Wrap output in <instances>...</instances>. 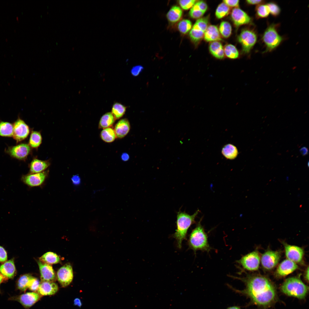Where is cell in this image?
Returning a JSON list of instances; mask_svg holds the SVG:
<instances>
[{
    "label": "cell",
    "mask_w": 309,
    "mask_h": 309,
    "mask_svg": "<svg viewBox=\"0 0 309 309\" xmlns=\"http://www.w3.org/2000/svg\"><path fill=\"white\" fill-rule=\"evenodd\" d=\"M234 278L244 283L245 289L239 290L229 285L228 286L236 293L249 298L251 303L266 308L270 307L277 301L278 297L276 287L267 278L260 276Z\"/></svg>",
    "instance_id": "cell-1"
},
{
    "label": "cell",
    "mask_w": 309,
    "mask_h": 309,
    "mask_svg": "<svg viewBox=\"0 0 309 309\" xmlns=\"http://www.w3.org/2000/svg\"><path fill=\"white\" fill-rule=\"evenodd\" d=\"M199 211V210H197L192 215L180 211L177 213V229L173 236L176 240L179 248H181L182 242L186 238L187 231L190 227L195 223V218Z\"/></svg>",
    "instance_id": "cell-2"
},
{
    "label": "cell",
    "mask_w": 309,
    "mask_h": 309,
    "mask_svg": "<svg viewBox=\"0 0 309 309\" xmlns=\"http://www.w3.org/2000/svg\"><path fill=\"white\" fill-rule=\"evenodd\" d=\"M280 289L287 295L302 299L304 298L308 293V287L302 282L299 277H293L286 279Z\"/></svg>",
    "instance_id": "cell-3"
},
{
    "label": "cell",
    "mask_w": 309,
    "mask_h": 309,
    "mask_svg": "<svg viewBox=\"0 0 309 309\" xmlns=\"http://www.w3.org/2000/svg\"><path fill=\"white\" fill-rule=\"evenodd\" d=\"M208 238L200 221L199 222L190 235L188 241L189 247L195 252L198 250L209 251L211 247L208 243Z\"/></svg>",
    "instance_id": "cell-4"
},
{
    "label": "cell",
    "mask_w": 309,
    "mask_h": 309,
    "mask_svg": "<svg viewBox=\"0 0 309 309\" xmlns=\"http://www.w3.org/2000/svg\"><path fill=\"white\" fill-rule=\"evenodd\" d=\"M277 24H272L268 26L263 34L262 39L266 47L265 52L274 49L283 40L277 31Z\"/></svg>",
    "instance_id": "cell-5"
},
{
    "label": "cell",
    "mask_w": 309,
    "mask_h": 309,
    "mask_svg": "<svg viewBox=\"0 0 309 309\" xmlns=\"http://www.w3.org/2000/svg\"><path fill=\"white\" fill-rule=\"evenodd\" d=\"M238 39L241 45L243 52L247 54L256 43L257 35L253 30L245 29L241 32L238 36Z\"/></svg>",
    "instance_id": "cell-6"
},
{
    "label": "cell",
    "mask_w": 309,
    "mask_h": 309,
    "mask_svg": "<svg viewBox=\"0 0 309 309\" xmlns=\"http://www.w3.org/2000/svg\"><path fill=\"white\" fill-rule=\"evenodd\" d=\"M237 262L245 270L255 271L259 268L260 257L258 252L255 250L243 256Z\"/></svg>",
    "instance_id": "cell-7"
},
{
    "label": "cell",
    "mask_w": 309,
    "mask_h": 309,
    "mask_svg": "<svg viewBox=\"0 0 309 309\" xmlns=\"http://www.w3.org/2000/svg\"><path fill=\"white\" fill-rule=\"evenodd\" d=\"M41 296L36 292H28L9 298L11 300L20 303L26 309H28L41 298Z\"/></svg>",
    "instance_id": "cell-8"
},
{
    "label": "cell",
    "mask_w": 309,
    "mask_h": 309,
    "mask_svg": "<svg viewBox=\"0 0 309 309\" xmlns=\"http://www.w3.org/2000/svg\"><path fill=\"white\" fill-rule=\"evenodd\" d=\"M281 255V252L279 251H266L261 257V262L262 266L267 270L273 269L278 263Z\"/></svg>",
    "instance_id": "cell-9"
},
{
    "label": "cell",
    "mask_w": 309,
    "mask_h": 309,
    "mask_svg": "<svg viewBox=\"0 0 309 309\" xmlns=\"http://www.w3.org/2000/svg\"><path fill=\"white\" fill-rule=\"evenodd\" d=\"M58 281L62 287H65L72 282L73 274L72 267L70 263H67L61 267L57 273Z\"/></svg>",
    "instance_id": "cell-10"
},
{
    "label": "cell",
    "mask_w": 309,
    "mask_h": 309,
    "mask_svg": "<svg viewBox=\"0 0 309 309\" xmlns=\"http://www.w3.org/2000/svg\"><path fill=\"white\" fill-rule=\"evenodd\" d=\"M286 256L288 259L295 263H300L303 261L304 251L299 247L283 242Z\"/></svg>",
    "instance_id": "cell-11"
},
{
    "label": "cell",
    "mask_w": 309,
    "mask_h": 309,
    "mask_svg": "<svg viewBox=\"0 0 309 309\" xmlns=\"http://www.w3.org/2000/svg\"><path fill=\"white\" fill-rule=\"evenodd\" d=\"M13 137L17 142L25 139L29 132V128L25 122L20 119H18L14 123L13 126Z\"/></svg>",
    "instance_id": "cell-12"
},
{
    "label": "cell",
    "mask_w": 309,
    "mask_h": 309,
    "mask_svg": "<svg viewBox=\"0 0 309 309\" xmlns=\"http://www.w3.org/2000/svg\"><path fill=\"white\" fill-rule=\"evenodd\" d=\"M47 174L45 172L31 173L23 176L21 180L24 183L29 187L38 186L41 185L44 182L47 176Z\"/></svg>",
    "instance_id": "cell-13"
},
{
    "label": "cell",
    "mask_w": 309,
    "mask_h": 309,
    "mask_svg": "<svg viewBox=\"0 0 309 309\" xmlns=\"http://www.w3.org/2000/svg\"><path fill=\"white\" fill-rule=\"evenodd\" d=\"M40 274L41 282H54L56 279L55 273L52 266L45 263L39 260L37 262Z\"/></svg>",
    "instance_id": "cell-14"
},
{
    "label": "cell",
    "mask_w": 309,
    "mask_h": 309,
    "mask_svg": "<svg viewBox=\"0 0 309 309\" xmlns=\"http://www.w3.org/2000/svg\"><path fill=\"white\" fill-rule=\"evenodd\" d=\"M298 266L294 262L286 259L283 260L278 266L275 275L278 277H285L297 270Z\"/></svg>",
    "instance_id": "cell-15"
},
{
    "label": "cell",
    "mask_w": 309,
    "mask_h": 309,
    "mask_svg": "<svg viewBox=\"0 0 309 309\" xmlns=\"http://www.w3.org/2000/svg\"><path fill=\"white\" fill-rule=\"evenodd\" d=\"M30 150L31 148L29 145L21 144L9 148L7 152L13 157L23 160L27 158Z\"/></svg>",
    "instance_id": "cell-16"
},
{
    "label": "cell",
    "mask_w": 309,
    "mask_h": 309,
    "mask_svg": "<svg viewBox=\"0 0 309 309\" xmlns=\"http://www.w3.org/2000/svg\"><path fill=\"white\" fill-rule=\"evenodd\" d=\"M231 17L236 26L249 23L252 21L251 18L246 12L238 7L235 8L232 10Z\"/></svg>",
    "instance_id": "cell-17"
},
{
    "label": "cell",
    "mask_w": 309,
    "mask_h": 309,
    "mask_svg": "<svg viewBox=\"0 0 309 309\" xmlns=\"http://www.w3.org/2000/svg\"><path fill=\"white\" fill-rule=\"evenodd\" d=\"M57 284L54 282H41L37 291L41 296L53 295L58 291Z\"/></svg>",
    "instance_id": "cell-18"
},
{
    "label": "cell",
    "mask_w": 309,
    "mask_h": 309,
    "mask_svg": "<svg viewBox=\"0 0 309 309\" xmlns=\"http://www.w3.org/2000/svg\"><path fill=\"white\" fill-rule=\"evenodd\" d=\"M130 129L129 121L126 118L119 120L115 125L114 130L116 137L121 138L125 136L128 133Z\"/></svg>",
    "instance_id": "cell-19"
},
{
    "label": "cell",
    "mask_w": 309,
    "mask_h": 309,
    "mask_svg": "<svg viewBox=\"0 0 309 309\" xmlns=\"http://www.w3.org/2000/svg\"><path fill=\"white\" fill-rule=\"evenodd\" d=\"M0 273L6 279L13 278L16 274V269L13 260L5 262L0 266Z\"/></svg>",
    "instance_id": "cell-20"
},
{
    "label": "cell",
    "mask_w": 309,
    "mask_h": 309,
    "mask_svg": "<svg viewBox=\"0 0 309 309\" xmlns=\"http://www.w3.org/2000/svg\"><path fill=\"white\" fill-rule=\"evenodd\" d=\"M204 39L207 41H214L221 40L220 34L217 27L215 25L208 26L204 35Z\"/></svg>",
    "instance_id": "cell-21"
},
{
    "label": "cell",
    "mask_w": 309,
    "mask_h": 309,
    "mask_svg": "<svg viewBox=\"0 0 309 309\" xmlns=\"http://www.w3.org/2000/svg\"><path fill=\"white\" fill-rule=\"evenodd\" d=\"M50 163L48 161H42L35 159L31 162L30 171L31 173H39L43 171L49 165Z\"/></svg>",
    "instance_id": "cell-22"
},
{
    "label": "cell",
    "mask_w": 309,
    "mask_h": 309,
    "mask_svg": "<svg viewBox=\"0 0 309 309\" xmlns=\"http://www.w3.org/2000/svg\"><path fill=\"white\" fill-rule=\"evenodd\" d=\"M209 49L211 54L215 58L219 59L224 58V48L220 42L218 41L211 42L209 45Z\"/></svg>",
    "instance_id": "cell-23"
},
{
    "label": "cell",
    "mask_w": 309,
    "mask_h": 309,
    "mask_svg": "<svg viewBox=\"0 0 309 309\" xmlns=\"http://www.w3.org/2000/svg\"><path fill=\"white\" fill-rule=\"evenodd\" d=\"M182 14V11L181 8L178 6H174L170 9L166 16L167 19L170 22L175 23L180 19Z\"/></svg>",
    "instance_id": "cell-24"
},
{
    "label": "cell",
    "mask_w": 309,
    "mask_h": 309,
    "mask_svg": "<svg viewBox=\"0 0 309 309\" xmlns=\"http://www.w3.org/2000/svg\"><path fill=\"white\" fill-rule=\"evenodd\" d=\"M115 119L111 112H107L101 117L99 123L98 127L103 129L110 127L113 125Z\"/></svg>",
    "instance_id": "cell-25"
},
{
    "label": "cell",
    "mask_w": 309,
    "mask_h": 309,
    "mask_svg": "<svg viewBox=\"0 0 309 309\" xmlns=\"http://www.w3.org/2000/svg\"><path fill=\"white\" fill-rule=\"evenodd\" d=\"M33 277L30 274L21 276L17 282V288L21 291L25 292L28 288L30 282Z\"/></svg>",
    "instance_id": "cell-26"
},
{
    "label": "cell",
    "mask_w": 309,
    "mask_h": 309,
    "mask_svg": "<svg viewBox=\"0 0 309 309\" xmlns=\"http://www.w3.org/2000/svg\"><path fill=\"white\" fill-rule=\"evenodd\" d=\"M39 260L43 263L50 265L59 263L60 258L56 253L53 252H48L39 258Z\"/></svg>",
    "instance_id": "cell-27"
},
{
    "label": "cell",
    "mask_w": 309,
    "mask_h": 309,
    "mask_svg": "<svg viewBox=\"0 0 309 309\" xmlns=\"http://www.w3.org/2000/svg\"><path fill=\"white\" fill-rule=\"evenodd\" d=\"M100 136L103 141L108 143L113 142L116 137L114 130L111 127L103 129L101 132Z\"/></svg>",
    "instance_id": "cell-28"
},
{
    "label": "cell",
    "mask_w": 309,
    "mask_h": 309,
    "mask_svg": "<svg viewBox=\"0 0 309 309\" xmlns=\"http://www.w3.org/2000/svg\"><path fill=\"white\" fill-rule=\"evenodd\" d=\"M222 152L226 158L230 159L235 158L238 154V150L236 147L231 144L225 145L223 148Z\"/></svg>",
    "instance_id": "cell-29"
},
{
    "label": "cell",
    "mask_w": 309,
    "mask_h": 309,
    "mask_svg": "<svg viewBox=\"0 0 309 309\" xmlns=\"http://www.w3.org/2000/svg\"><path fill=\"white\" fill-rule=\"evenodd\" d=\"M13 127L11 123L2 121L0 122V136H13Z\"/></svg>",
    "instance_id": "cell-30"
},
{
    "label": "cell",
    "mask_w": 309,
    "mask_h": 309,
    "mask_svg": "<svg viewBox=\"0 0 309 309\" xmlns=\"http://www.w3.org/2000/svg\"><path fill=\"white\" fill-rule=\"evenodd\" d=\"M209 18L204 17L198 19L193 27L192 29L197 31L205 33L208 26Z\"/></svg>",
    "instance_id": "cell-31"
},
{
    "label": "cell",
    "mask_w": 309,
    "mask_h": 309,
    "mask_svg": "<svg viewBox=\"0 0 309 309\" xmlns=\"http://www.w3.org/2000/svg\"><path fill=\"white\" fill-rule=\"evenodd\" d=\"M126 110V107L122 104L116 103L112 107V113L116 119L121 118L124 114Z\"/></svg>",
    "instance_id": "cell-32"
},
{
    "label": "cell",
    "mask_w": 309,
    "mask_h": 309,
    "mask_svg": "<svg viewBox=\"0 0 309 309\" xmlns=\"http://www.w3.org/2000/svg\"><path fill=\"white\" fill-rule=\"evenodd\" d=\"M255 12L256 16L258 19L266 18L270 13L267 4L263 3L259 4L256 6Z\"/></svg>",
    "instance_id": "cell-33"
},
{
    "label": "cell",
    "mask_w": 309,
    "mask_h": 309,
    "mask_svg": "<svg viewBox=\"0 0 309 309\" xmlns=\"http://www.w3.org/2000/svg\"><path fill=\"white\" fill-rule=\"evenodd\" d=\"M224 54L229 58L235 59L239 56V52L236 47L231 44L226 45L224 48Z\"/></svg>",
    "instance_id": "cell-34"
},
{
    "label": "cell",
    "mask_w": 309,
    "mask_h": 309,
    "mask_svg": "<svg viewBox=\"0 0 309 309\" xmlns=\"http://www.w3.org/2000/svg\"><path fill=\"white\" fill-rule=\"evenodd\" d=\"M230 11V8L224 3H220L216 9L215 15L219 19L222 18L227 15Z\"/></svg>",
    "instance_id": "cell-35"
},
{
    "label": "cell",
    "mask_w": 309,
    "mask_h": 309,
    "mask_svg": "<svg viewBox=\"0 0 309 309\" xmlns=\"http://www.w3.org/2000/svg\"><path fill=\"white\" fill-rule=\"evenodd\" d=\"M219 30L220 34L223 37L227 38L231 35L232 27L229 23L226 21H223L220 25Z\"/></svg>",
    "instance_id": "cell-36"
},
{
    "label": "cell",
    "mask_w": 309,
    "mask_h": 309,
    "mask_svg": "<svg viewBox=\"0 0 309 309\" xmlns=\"http://www.w3.org/2000/svg\"><path fill=\"white\" fill-rule=\"evenodd\" d=\"M42 137L40 133L37 131H33L29 139V145L32 147L37 148L40 145Z\"/></svg>",
    "instance_id": "cell-37"
},
{
    "label": "cell",
    "mask_w": 309,
    "mask_h": 309,
    "mask_svg": "<svg viewBox=\"0 0 309 309\" xmlns=\"http://www.w3.org/2000/svg\"><path fill=\"white\" fill-rule=\"evenodd\" d=\"M192 27L191 21L188 19H184L180 21L178 24L179 31L181 33L185 34L191 30Z\"/></svg>",
    "instance_id": "cell-38"
},
{
    "label": "cell",
    "mask_w": 309,
    "mask_h": 309,
    "mask_svg": "<svg viewBox=\"0 0 309 309\" xmlns=\"http://www.w3.org/2000/svg\"><path fill=\"white\" fill-rule=\"evenodd\" d=\"M270 13L273 16L276 17L280 13L281 9L279 6L276 3L270 2L267 4Z\"/></svg>",
    "instance_id": "cell-39"
},
{
    "label": "cell",
    "mask_w": 309,
    "mask_h": 309,
    "mask_svg": "<svg viewBox=\"0 0 309 309\" xmlns=\"http://www.w3.org/2000/svg\"><path fill=\"white\" fill-rule=\"evenodd\" d=\"M191 8L205 13L207 9V5L204 1H200L196 2Z\"/></svg>",
    "instance_id": "cell-40"
},
{
    "label": "cell",
    "mask_w": 309,
    "mask_h": 309,
    "mask_svg": "<svg viewBox=\"0 0 309 309\" xmlns=\"http://www.w3.org/2000/svg\"><path fill=\"white\" fill-rule=\"evenodd\" d=\"M195 0H181L179 3L182 9L187 10L192 7L196 3Z\"/></svg>",
    "instance_id": "cell-41"
},
{
    "label": "cell",
    "mask_w": 309,
    "mask_h": 309,
    "mask_svg": "<svg viewBox=\"0 0 309 309\" xmlns=\"http://www.w3.org/2000/svg\"><path fill=\"white\" fill-rule=\"evenodd\" d=\"M40 284L39 280L37 278L33 277L31 280L28 287V288L31 291L34 292L37 291Z\"/></svg>",
    "instance_id": "cell-42"
},
{
    "label": "cell",
    "mask_w": 309,
    "mask_h": 309,
    "mask_svg": "<svg viewBox=\"0 0 309 309\" xmlns=\"http://www.w3.org/2000/svg\"><path fill=\"white\" fill-rule=\"evenodd\" d=\"M204 13L202 11L196 10L191 8L189 12V15L193 18L198 19L202 17Z\"/></svg>",
    "instance_id": "cell-43"
},
{
    "label": "cell",
    "mask_w": 309,
    "mask_h": 309,
    "mask_svg": "<svg viewBox=\"0 0 309 309\" xmlns=\"http://www.w3.org/2000/svg\"><path fill=\"white\" fill-rule=\"evenodd\" d=\"M143 69V67L141 65L134 66L133 67L131 70V74L133 76H137L142 72Z\"/></svg>",
    "instance_id": "cell-44"
},
{
    "label": "cell",
    "mask_w": 309,
    "mask_h": 309,
    "mask_svg": "<svg viewBox=\"0 0 309 309\" xmlns=\"http://www.w3.org/2000/svg\"><path fill=\"white\" fill-rule=\"evenodd\" d=\"M7 257L6 251L2 247L0 246V262H5L7 259Z\"/></svg>",
    "instance_id": "cell-45"
},
{
    "label": "cell",
    "mask_w": 309,
    "mask_h": 309,
    "mask_svg": "<svg viewBox=\"0 0 309 309\" xmlns=\"http://www.w3.org/2000/svg\"><path fill=\"white\" fill-rule=\"evenodd\" d=\"M223 2L229 7L237 8L239 5V0H223Z\"/></svg>",
    "instance_id": "cell-46"
},
{
    "label": "cell",
    "mask_w": 309,
    "mask_h": 309,
    "mask_svg": "<svg viewBox=\"0 0 309 309\" xmlns=\"http://www.w3.org/2000/svg\"><path fill=\"white\" fill-rule=\"evenodd\" d=\"M72 183L76 185H79L81 183V179L78 175H73L71 179Z\"/></svg>",
    "instance_id": "cell-47"
},
{
    "label": "cell",
    "mask_w": 309,
    "mask_h": 309,
    "mask_svg": "<svg viewBox=\"0 0 309 309\" xmlns=\"http://www.w3.org/2000/svg\"><path fill=\"white\" fill-rule=\"evenodd\" d=\"M246 1L247 3L251 5H258L264 3V1L261 0H248Z\"/></svg>",
    "instance_id": "cell-48"
},
{
    "label": "cell",
    "mask_w": 309,
    "mask_h": 309,
    "mask_svg": "<svg viewBox=\"0 0 309 309\" xmlns=\"http://www.w3.org/2000/svg\"><path fill=\"white\" fill-rule=\"evenodd\" d=\"M300 152L301 154L303 156H305L308 154V148L306 147H302L300 150Z\"/></svg>",
    "instance_id": "cell-49"
},
{
    "label": "cell",
    "mask_w": 309,
    "mask_h": 309,
    "mask_svg": "<svg viewBox=\"0 0 309 309\" xmlns=\"http://www.w3.org/2000/svg\"><path fill=\"white\" fill-rule=\"evenodd\" d=\"M74 305L80 307L81 306L82 304L80 299L78 298L75 299L74 301Z\"/></svg>",
    "instance_id": "cell-50"
},
{
    "label": "cell",
    "mask_w": 309,
    "mask_h": 309,
    "mask_svg": "<svg viewBox=\"0 0 309 309\" xmlns=\"http://www.w3.org/2000/svg\"><path fill=\"white\" fill-rule=\"evenodd\" d=\"M121 158L123 161H126L129 159V156L127 153H124L122 154Z\"/></svg>",
    "instance_id": "cell-51"
},
{
    "label": "cell",
    "mask_w": 309,
    "mask_h": 309,
    "mask_svg": "<svg viewBox=\"0 0 309 309\" xmlns=\"http://www.w3.org/2000/svg\"><path fill=\"white\" fill-rule=\"evenodd\" d=\"M304 278L306 281L308 282L309 280V268L308 266L304 274Z\"/></svg>",
    "instance_id": "cell-52"
},
{
    "label": "cell",
    "mask_w": 309,
    "mask_h": 309,
    "mask_svg": "<svg viewBox=\"0 0 309 309\" xmlns=\"http://www.w3.org/2000/svg\"><path fill=\"white\" fill-rule=\"evenodd\" d=\"M6 279L0 273V285Z\"/></svg>",
    "instance_id": "cell-53"
},
{
    "label": "cell",
    "mask_w": 309,
    "mask_h": 309,
    "mask_svg": "<svg viewBox=\"0 0 309 309\" xmlns=\"http://www.w3.org/2000/svg\"><path fill=\"white\" fill-rule=\"evenodd\" d=\"M226 309H241L240 307L238 306H233L229 307Z\"/></svg>",
    "instance_id": "cell-54"
},
{
    "label": "cell",
    "mask_w": 309,
    "mask_h": 309,
    "mask_svg": "<svg viewBox=\"0 0 309 309\" xmlns=\"http://www.w3.org/2000/svg\"><path fill=\"white\" fill-rule=\"evenodd\" d=\"M308 166H309V162H308Z\"/></svg>",
    "instance_id": "cell-55"
}]
</instances>
